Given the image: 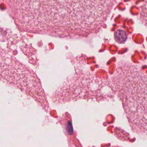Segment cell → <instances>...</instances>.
Returning a JSON list of instances; mask_svg holds the SVG:
<instances>
[{
    "instance_id": "obj_2",
    "label": "cell",
    "mask_w": 147,
    "mask_h": 147,
    "mask_svg": "<svg viewBox=\"0 0 147 147\" xmlns=\"http://www.w3.org/2000/svg\"><path fill=\"white\" fill-rule=\"evenodd\" d=\"M6 60L1 54V80L17 87L36 100L47 111L49 105L41 82L35 73L13 58Z\"/></svg>"
},
{
    "instance_id": "obj_1",
    "label": "cell",
    "mask_w": 147,
    "mask_h": 147,
    "mask_svg": "<svg viewBox=\"0 0 147 147\" xmlns=\"http://www.w3.org/2000/svg\"><path fill=\"white\" fill-rule=\"evenodd\" d=\"M111 84L131 130L147 136V75L134 65H120L113 75Z\"/></svg>"
},
{
    "instance_id": "obj_3",
    "label": "cell",
    "mask_w": 147,
    "mask_h": 147,
    "mask_svg": "<svg viewBox=\"0 0 147 147\" xmlns=\"http://www.w3.org/2000/svg\"><path fill=\"white\" fill-rule=\"evenodd\" d=\"M114 38L116 42L118 43L122 44L126 41L127 35L124 31L119 30L114 33Z\"/></svg>"
},
{
    "instance_id": "obj_4",
    "label": "cell",
    "mask_w": 147,
    "mask_h": 147,
    "mask_svg": "<svg viewBox=\"0 0 147 147\" xmlns=\"http://www.w3.org/2000/svg\"><path fill=\"white\" fill-rule=\"evenodd\" d=\"M45 4L50 5H60L72 1L73 0H36Z\"/></svg>"
}]
</instances>
